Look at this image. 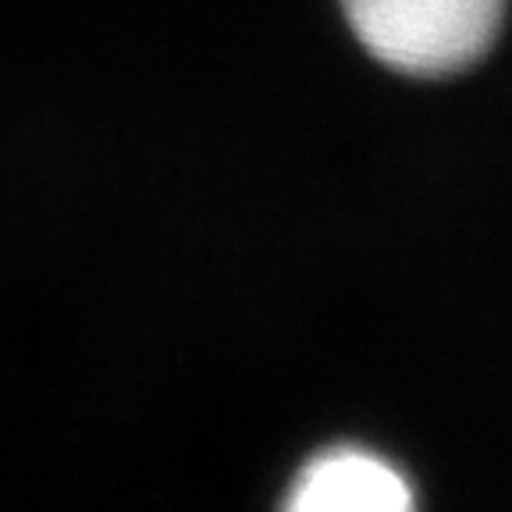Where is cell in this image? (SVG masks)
Here are the masks:
<instances>
[{
    "instance_id": "2",
    "label": "cell",
    "mask_w": 512,
    "mask_h": 512,
    "mask_svg": "<svg viewBox=\"0 0 512 512\" xmlns=\"http://www.w3.org/2000/svg\"><path fill=\"white\" fill-rule=\"evenodd\" d=\"M285 505L299 512H402L413 495L384 459L363 448H331L303 466Z\"/></svg>"
},
{
    "instance_id": "1",
    "label": "cell",
    "mask_w": 512,
    "mask_h": 512,
    "mask_svg": "<svg viewBox=\"0 0 512 512\" xmlns=\"http://www.w3.org/2000/svg\"><path fill=\"white\" fill-rule=\"evenodd\" d=\"M502 8L505 0H345L363 47L406 75H448L477 61Z\"/></svg>"
}]
</instances>
